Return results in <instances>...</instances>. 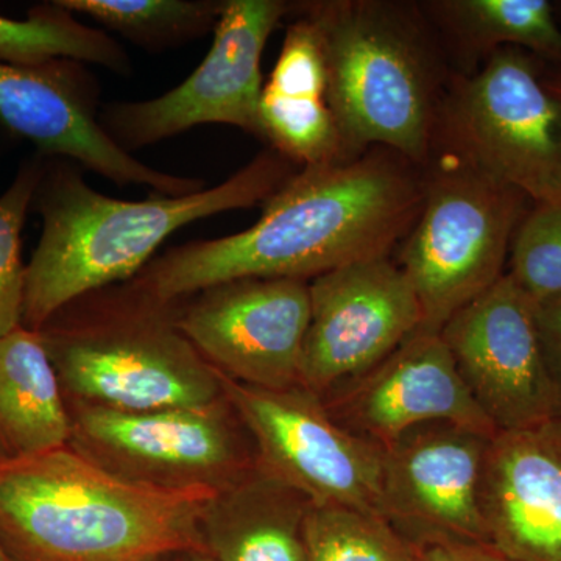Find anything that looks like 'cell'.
<instances>
[{
    "mask_svg": "<svg viewBox=\"0 0 561 561\" xmlns=\"http://www.w3.org/2000/svg\"><path fill=\"white\" fill-rule=\"evenodd\" d=\"M424 169L371 147L291 175L253 227L175 247L130 280L173 302L242 278L311 280L342 265L391 256L423 203Z\"/></svg>",
    "mask_w": 561,
    "mask_h": 561,
    "instance_id": "6da1fadb",
    "label": "cell"
},
{
    "mask_svg": "<svg viewBox=\"0 0 561 561\" xmlns=\"http://www.w3.org/2000/svg\"><path fill=\"white\" fill-rule=\"evenodd\" d=\"M295 168L278 151L265 150L216 186L142 202L106 197L68 162L44 168L33 197L43 232L25 268L22 327L39 331L69 302L128 283L165 239L192 221L262 205L298 172Z\"/></svg>",
    "mask_w": 561,
    "mask_h": 561,
    "instance_id": "7a4b0ae2",
    "label": "cell"
},
{
    "mask_svg": "<svg viewBox=\"0 0 561 561\" xmlns=\"http://www.w3.org/2000/svg\"><path fill=\"white\" fill-rule=\"evenodd\" d=\"M214 494L125 481L69 445L0 457V549L11 561H154L205 551L201 518Z\"/></svg>",
    "mask_w": 561,
    "mask_h": 561,
    "instance_id": "3957f363",
    "label": "cell"
},
{
    "mask_svg": "<svg viewBox=\"0 0 561 561\" xmlns=\"http://www.w3.org/2000/svg\"><path fill=\"white\" fill-rule=\"evenodd\" d=\"M294 11L319 38L328 103L348 154L386 147L424 168L454 70L421 3L313 0Z\"/></svg>",
    "mask_w": 561,
    "mask_h": 561,
    "instance_id": "277c9868",
    "label": "cell"
},
{
    "mask_svg": "<svg viewBox=\"0 0 561 561\" xmlns=\"http://www.w3.org/2000/svg\"><path fill=\"white\" fill-rule=\"evenodd\" d=\"M38 332L68 404L150 412L225 398L216 368L180 330L179 301L130 280L69 302Z\"/></svg>",
    "mask_w": 561,
    "mask_h": 561,
    "instance_id": "5b68a950",
    "label": "cell"
},
{
    "mask_svg": "<svg viewBox=\"0 0 561 561\" xmlns=\"http://www.w3.org/2000/svg\"><path fill=\"white\" fill-rule=\"evenodd\" d=\"M423 169V203L394 262L419 298L421 330L440 332L505 275L513 238L534 203L449 154L432 153Z\"/></svg>",
    "mask_w": 561,
    "mask_h": 561,
    "instance_id": "8992f818",
    "label": "cell"
},
{
    "mask_svg": "<svg viewBox=\"0 0 561 561\" xmlns=\"http://www.w3.org/2000/svg\"><path fill=\"white\" fill-rule=\"evenodd\" d=\"M545 66L504 47L474 72L454 73L432 153L467 162L534 205L561 203V99L545 83Z\"/></svg>",
    "mask_w": 561,
    "mask_h": 561,
    "instance_id": "52a82bcc",
    "label": "cell"
},
{
    "mask_svg": "<svg viewBox=\"0 0 561 561\" xmlns=\"http://www.w3.org/2000/svg\"><path fill=\"white\" fill-rule=\"evenodd\" d=\"M68 409L70 448L138 485L219 493L256 467L249 431L227 398L206 408L150 412Z\"/></svg>",
    "mask_w": 561,
    "mask_h": 561,
    "instance_id": "ba28073f",
    "label": "cell"
},
{
    "mask_svg": "<svg viewBox=\"0 0 561 561\" xmlns=\"http://www.w3.org/2000/svg\"><path fill=\"white\" fill-rule=\"evenodd\" d=\"M219 375L225 398L249 431L262 471L312 504L381 515L383 449L342 427L305 387L260 389Z\"/></svg>",
    "mask_w": 561,
    "mask_h": 561,
    "instance_id": "9c48e42d",
    "label": "cell"
},
{
    "mask_svg": "<svg viewBox=\"0 0 561 561\" xmlns=\"http://www.w3.org/2000/svg\"><path fill=\"white\" fill-rule=\"evenodd\" d=\"M294 7L286 0H227L202 65L160 98L105 106L99 113L103 130L128 153L206 124L261 138L262 54Z\"/></svg>",
    "mask_w": 561,
    "mask_h": 561,
    "instance_id": "30bf717a",
    "label": "cell"
},
{
    "mask_svg": "<svg viewBox=\"0 0 561 561\" xmlns=\"http://www.w3.org/2000/svg\"><path fill=\"white\" fill-rule=\"evenodd\" d=\"M309 280L242 278L179 301V327L221 375L268 390L301 386Z\"/></svg>",
    "mask_w": 561,
    "mask_h": 561,
    "instance_id": "8fae6325",
    "label": "cell"
},
{
    "mask_svg": "<svg viewBox=\"0 0 561 561\" xmlns=\"http://www.w3.org/2000/svg\"><path fill=\"white\" fill-rule=\"evenodd\" d=\"M309 295L301 387L320 397L371 370L423 323L415 290L391 256L317 276Z\"/></svg>",
    "mask_w": 561,
    "mask_h": 561,
    "instance_id": "7c38bea8",
    "label": "cell"
},
{
    "mask_svg": "<svg viewBox=\"0 0 561 561\" xmlns=\"http://www.w3.org/2000/svg\"><path fill=\"white\" fill-rule=\"evenodd\" d=\"M457 371L497 432L557 415L537 324V302L505 273L440 331Z\"/></svg>",
    "mask_w": 561,
    "mask_h": 561,
    "instance_id": "4fadbf2b",
    "label": "cell"
},
{
    "mask_svg": "<svg viewBox=\"0 0 561 561\" xmlns=\"http://www.w3.org/2000/svg\"><path fill=\"white\" fill-rule=\"evenodd\" d=\"M493 437L453 423H431L382 448V518L415 546L489 545L482 478Z\"/></svg>",
    "mask_w": 561,
    "mask_h": 561,
    "instance_id": "5bb4252c",
    "label": "cell"
},
{
    "mask_svg": "<svg viewBox=\"0 0 561 561\" xmlns=\"http://www.w3.org/2000/svg\"><path fill=\"white\" fill-rule=\"evenodd\" d=\"M0 121L43 153L69 158L119 186L181 197L206 190L205 181L150 168L117 146L99 122L98 92L80 62L39 68L0 62Z\"/></svg>",
    "mask_w": 561,
    "mask_h": 561,
    "instance_id": "9a60e30c",
    "label": "cell"
},
{
    "mask_svg": "<svg viewBox=\"0 0 561 561\" xmlns=\"http://www.w3.org/2000/svg\"><path fill=\"white\" fill-rule=\"evenodd\" d=\"M321 398L342 427L381 448L431 423L497 434L465 386L440 332L416 331L371 370Z\"/></svg>",
    "mask_w": 561,
    "mask_h": 561,
    "instance_id": "2e32d148",
    "label": "cell"
},
{
    "mask_svg": "<svg viewBox=\"0 0 561 561\" xmlns=\"http://www.w3.org/2000/svg\"><path fill=\"white\" fill-rule=\"evenodd\" d=\"M486 538L512 561H561V416L501 431L483 465Z\"/></svg>",
    "mask_w": 561,
    "mask_h": 561,
    "instance_id": "e0dca14e",
    "label": "cell"
},
{
    "mask_svg": "<svg viewBox=\"0 0 561 561\" xmlns=\"http://www.w3.org/2000/svg\"><path fill=\"white\" fill-rule=\"evenodd\" d=\"M312 502L260 467L214 494L201 518L217 561H308L305 522Z\"/></svg>",
    "mask_w": 561,
    "mask_h": 561,
    "instance_id": "ac0fdd59",
    "label": "cell"
},
{
    "mask_svg": "<svg viewBox=\"0 0 561 561\" xmlns=\"http://www.w3.org/2000/svg\"><path fill=\"white\" fill-rule=\"evenodd\" d=\"M440 36L454 73H471L494 51L518 47L561 68V24L548 0L420 2Z\"/></svg>",
    "mask_w": 561,
    "mask_h": 561,
    "instance_id": "d6986e66",
    "label": "cell"
},
{
    "mask_svg": "<svg viewBox=\"0 0 561 561\" xmlns=\"http://www.w3.org/2000/svg\"><path fill=\"white\" fill-rule=\"evenodd\" d=\"M68 402L38 331L0 337V457H25L69 445Z\"/></svg>",
    "mask_w": 561,
    "mask_h": 561,
    "instance_id": "ffe728a7",
    "label": "cell"
},
{
    "mask_svg": "<svg viewBox=\"0 0 561 561\" xmlns=\"http://www.w3.org/2000/svg\"><path fill=\"white\" fill-rule=\"evenodd\" d=\"M55 61L91 62L122 76L131 69L116 41L76 20L60 2L36 7L25 20L0 16V62L39 68Z\"/></svg>",
    "mask_w": 561,
    "mask_h": 561,
    "instance_id": "44dd1931",
    "label": "cell"
},
{
    "mask_svg": "<svg viewBox=\"0 0 561 561\" xmlns=\"http://www.w3.org/2000/svg\"><path fill=\"white\" fill-rule=\"evenodd\" d=\"M146 49H164L216 28L224 2L210 0H58Z\"/></svg>",
    "mask_w": 561,
    "mask_h": 561,
    "instance_id": "7402d4cb",
    "label": "cell"
},
{
    "mask_svg": "<svg viewBox=\"0 0 561 561\" xmlns=\"http://www.w3.org/2000/svg\"><path fill=\"white\" fill-rule=\"evenodd\" d=\"M261 138L272 150L300 165L328 164L350 157L327 95L262 88Z\"/></svg>",
    "mask_w": 561,
    "mask_h": 561,
    "instance_id": "603a6c76",
    "label": "cell"
},
{
    "mask_svg": "<svg viewBox=\"0 0 561 561\" xmlns=\"http://www.w3.org/2000/svg\"><path fill=\"white\" fill-rule=\"evenodd\" d=\"M308 561H416V546L375 513L312 504L306 515Z\"/></svg>",
    "mask_w": 561,
    "mask_h": 561,
    "instance_id": "cb8c5ba5",
    "label": "cell"
},
{
    "mask_svg": "<svg viewBox=\"0 0 561 561\" xmlns=\"http://www.w3.org/2000/svg\"><path fill=\"white\" fill-rule=\"evenodd\" d=\"M505 273L537 305L561 297V203L531 205L513 238Z\"/></svg>",
    "mask_w": 561,
    "mask_h": 561,
    "instance_id": "d4e9b609",
    "label": "cell"
},
{
    "mask_svg": "<svg viewBox=\"0 0 561 561\" xmlns=\"http://www.w3.org/2000/svg\"><path fill=\"white\" fill-rule=\"evenodd\" d=\"M43 171L39 161L24 165L0 197V337L22 327L27 265L22 264L21 234Z\"/></svg>",
    "mask_w": 561,
    "mask_h": 561,
    "instance_id": "484cf974",
    "label": "cell"
},
{
    "mask_svg": "<svg viewBox=\"0 0 561 561\" xmlns=\"http://www.w3.org/2000/svg\"><path fill=\"white\" fill-rule=\"evenodd\" d=\"M537 324L546 367L556 391L557 415L561 416V297L538 302Z\"/></svg>",
    "mask_w": 561,
    "mask_h": 561,
    "instance_id": "4316f807",
    "label": "cell"
},
{
    "mask_svg": "<svg viewBox=\"0 0 561 561\" xmlns=\"http://www.w3.org/2000/svg\"><path fill=\"white\" fill-rule=\"evenodd\" d=\"M416 561H512L486 542L442 541L416 546Z\"/></svg>",
    "mask_w": 561,
    "mask_h": 561,
    "instance_id": "83f0119b",
    "label": "cell"
},
{
    "mask_svg": "<svg viewBox=\"0 0 561 561\" xmlns=\"http://www.w3.org/2000/svg\"><path fill=\"white\" fill-rule=\"evenodd\" d=\"M154 561H217L209 556L208 552L201 549H184V551H175L164 553Z\"/></svg>",
    "mask_w": 561,
    "mask_h": 561,
    "instance_id": "f1b7e54d",
    "label": "cell"
},
{
    "mask_svg": "<svg viewBox=\"0 0 561 561\" xmlns=\"http://www.w3.org/2000/svg\"><path fill=\"white\" fill-rule=\"evenodd\" d=\"M542 79H545V83L548 84L549 90L561 99V68L546 62L545 69H542Z\"/></svg>",
    "mask_w": 561,
    "mask_h": 561,
    "instance_id": "f546056e",
    "label": "cell"
},
{
    "mask_svg": "<svg viewBox=\"0 0 561 561\" xmlns=\"http://www.w3.org/2000/svg\"><path fill=\"white\" fill-rule=\"evenodd\" d=\"M553 10H556L557 20L561 24V2H553Z\"/></svg>",
    "mask_w": 561,
    "mask_h": 561,
    "instance_id": "4dcf8cb0",
    "label": "cell"
},
{
    "mask_svg": "<svg viewBox=\"0 0 561 561\" xmlns=\"http://www.w3.org/2000/svg\"><path fill=\"white\" fill-rule=\"evenodd\" d=\"M0 561H11L9 557L3 553L2 549H0Z\"/></svg>",
    "mask_w": 561,
    "mask_h": 561,
    "instance_id": "1f68e13d",
    "label": "cell"
}]
</instances>
